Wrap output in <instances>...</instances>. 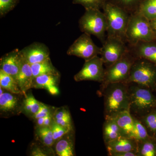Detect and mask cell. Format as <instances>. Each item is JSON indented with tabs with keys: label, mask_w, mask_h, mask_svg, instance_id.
Returning <instances> with one entry per match:
<instances>
[{
	"label": "cell",
	"mask_w": 156,
	"mask_h": 156,
	"mask_svg": "<svg viewBox=\"0 0 156 156\" xmlns=\"http://www.w3.org/2000/svg\"><path fill=\"white\" fill-rule=\"evenodd\" d=\"M128 89L129 83L120 82L109 84L102 90L104 96L105 119L113 117L120 112L130 109Z\"/></svg>",
	"instance_id": "6da1fadb"
},
{
	"label": "cell",
	"mask_w": 156,
	"mask_h": 156,
	"mask_svg": "<svg viewBox=\"0 0 156 156\" xmlns=\"http://www.w3.org/2000/svg\"><path fill=\"white\" fill-rule=\"evenodd\" d=\"M156 35L150 20L138 11L130 15L126 30L125 41L132 45L140 41H155Z\"/></svg>",
	"instance_id": "7a4b0ae2"
},
{
	"label": "cell",
	"mask_w": 156,
	"mask_h": 156,
	"mask_svg": "<svg viewBox=\"0 0 156 156\" xmlns=\"http://www.w3.org/2000/svg\"><path fill=\"white\" fill-rule=\"evenodd\" d=\"M102 9L107 23V37H119L125 41L131 14L124 9L105 1Z\"/></svg>",
	"instance_id": "3957f363"
},
{
	"label": "cell",
	"mask_w": 156,
	"mask_h": 156,
	"mask_svg": "<svg viewBox=\"0 0 156 156\" xmlns=\"http://www.w3.org/2000/svg\"><path fill=\"white\" fill-rule=\"evenodd\" d=\"M130 109L140 117L147 114L156 108V97L151 90L135 83H129Z\"/></svg>",
	"instance_id": "277c9868"
},
{
	"label": "cell",
	"mask_w": 156,
	"mask_h": 156,
	"mask_svg": "<svg viewBox=\"0 0 156 156\" xmlns=\"http://www.w3.org/2000/svg\"><path fill=\"white\" fill-rule=\"evenodd\" d=\"M126 83H135L152 91H156V65L147 59L136 58Z\"/></svg>",
	"instance_id": "5b68a950"
},
{
	"label": "cell",
	"mask_w": 156,
	"mask_h": 156,
	"mask_svg": "<svg viewBox=\"0 0 156 156\" xmlns=\"http://www.w3.org/2000/svg\"><path fill=\"white\" fill-rule=\"evenodd\" d=\"M79 27L84 33L96 37L102 44L105 41L107 23L104 13L99 9H86L79 21Z\"/></svg>",
	"instance_id": "8992f818"
},
{
	"label": "cell",
	"mask_w": 156,
	"mask_h": 156,
	"mask_svg": "<svg viewBox=\"0 0 156 156\" xmlns=\"http://www.w3.org/2000/svg\"><path fill=\"white\" fill-rule=\"evenodd\" d=\"M136 58L128 49L122 58L106 67L104 79L101 83L102 90L109 84L126 83L129 77L131 66Z\"/></svg>",
	"instance_id": "52a82bcc"
},
{
	"label": "cell",
	"mask_w": 156,
	"mask_h": 156,
	"mask_svg": "<svg viewBox=\"0 0 156 156\" xmlns=\"http://www.w3.org/2000/svg\"><path fill=\"white\" fill-rule=\"evenodd\" d=\"M101 48L100 57L106 67L109 66L122 57L128 51L127 43L123 39L107 37Z\"/></svg>",
	"instance_id": "ba28073f"
},
{
	"label": "cell",
	"mask_w": 156,
	"mask_h": 156,
	"mask_svg": "<svg viewBox=\"0 0 156 156\" xmlns=\"http://www.w3.org/2000/svg\"><path fill=\"white\" fill-rule=\"evenodd\" d=\"M100 51L101 48L94 44L91 35L83 33L69 47L67 54L87 60L100 55Z\"/></svg>",
	"instance_id": "9c48e42d"
},
{
	"label": "cell",
	"mask_w": 156,
	"mask_h": 156,
	"mask_svg": "<svg viewBox=\"0 0 156 156\" xmlns=\"http://www.w3.org/2000/svg\"><path fill=\"white\" fill-rule=\"evenodd\" d=\"M104 65L103 61L98 56L85 60L82 69L75 75L74 79L76 82L93 81L101 83L105 75Z\"/></svg>",
	"instance_id": "30bf717a"
},
{
	"label": "cell",
	"mask_w": 156,
	"mask_h": 156,
	"mask_svg": "<svg viewBox=\"0 0 156 156\" xmlns=\"http://www.w3.org/2000/svg\"><path fill=\"white\" fill-rule=\"evenodd\" d=\"M23 58L30 65L41 62L50 58V50L42 43H33L20 50Z\"/></svg>",
	"instance_id": "8fae6325"
},
{
	"label": "cell",
	"mask_w": 156,
	"mask_h": 156,
	"mask_svg": "<svg viewBox=\"0 0 156 156\" xmlns=\"http://www.w3.org/2000/svg\"><path fill=\"white\" fill-rule=\"evenodd\" d=\"M20 50L15 49L3 56L0 60V69L16 80L21 66Z\"/></svg>",
	"instance_id": "7c38bea8"
},
{
	"label": "cell",
	"mask_w": 156,
	"mask_h": 156,
	"mask_svg": "<svg viewBox=\"0 0 156 156\" xmlns=\"http://www.w3.org/2000/svg\"><path fill=\"white\" fill-rule=\"evenodd\" d=\"M155 41H140L132 45H128L130 52L136 58H143L156 65Z\"/></svg>",
	"instance_id": "4fadbf2b"
},
{
	"label": "cell",
	"mask_w": 156,
	"mask_h": 156,
	"mask_svg": "<svg viewBox=\"0 0 156 156\" xmlns=\"http://www.w3.org/2000/svg\"><path fill=\"white\" fill-rule=\"evenodd\" d=\"M20 95L8 91H4L2 95H0L1 114L7 115L21 112L22 101H20Z\"/></svg>",
	"instance_id": "5bb4252c"
},
{
	"label": "cell",
	"mask_w": 156,
	"mask_h": 156,
	"mask_svg": "<svg viewBox=\"0 0 156 156\" xmlns=\"http://www.w3.org/2000/svg\"><path fill=\"white\" fill-rule=\"evenodd\" d=\"M109 155L122 152L136 151L137 142L133 138L121 136L105 144Z\"/></svg>",
	"instance_id": "9a60e30c"
},
{
	"label": "cell",
	"mask_w": 156,
	"mask_h": 156,
	"mask_svg": "<svg viewBox=\"0 0 156 156\" xmlns=\"http://www.w3.org/2000/svg\"><path fill=\"white\" fill-rule=\"evenodd\" d=\"M33 80L31 65L25 60L22 55L21 66L16 78V81L24 95L26 94V92L29 90L32 89Z\"/></svg>",
	"instance_id": "2e32d148"
},
{
	"label": "cell",
	"mask_w": 156,
	"mask_h": 156,
	"mask_svg": "<svg viewBox=\"0 0 156 156\" xmlns=\"http://www.w3.org/2000/svg\"><path fill=\"white\" fill-rule=\"evenodd\" d=\"M55 151L58 156H73L75 153L74 131H70L54 144Z\"/></svg>",
	"instance_id": "e0dca14e"
},
{
	"label": "cell",
	"mask_w": 156,
	"mask_h": 156,
	"mask_svg": "<svg viewBox=\"0 0 156 156\" xmlns=\"http://www.w3.org/2000/svg\"><path fill=\"white\" fill-rule=\"evenodd\" d=\"M113 118L121 130L123 136L130 137L134 128V116L131 114L130 109L120 112L111 117Z\"/></svg>",
	"instance_id": "ac0fdd59"
},
{
	"label": "cell",
	"mask_w": 156,
	"mask_h": 156,
	"mask_svg": "<svg viewBox=\"0 0 156 156\" xmlns=\"http://www.w3.org/2000/svg\"><path fill=\"white\" fill-rule=\"evenodd\" d=\"M103 126V136L105 144L122 136L116 122L112 118H105Z\"/></svg>",
	"instance_id": "d6986e66"
},
{
	"label": "cell",
	"mask_w": 156,
	"mask_h": 156,
	"mask_svg": "<svg viewBox=\"0 0 156 156\" xmlns=\"http://www.w3.org/2000/svg\"><path fill=\"white\" fill-rule=\"evenodd\" d=\"M60 74H44L34 79L32 88L45 89L48 91L51 87L58 86Z\"/></svg>",
	"instance_id": "ffe728a7"
},
{
	"label": "cell",
	"mask_w": 156,
	"mask_h": 156,
	"mask_svg": "<svg viewBox=\"0 0 156 156\" xmlns=\"http://www.w3.org/2000/svg\"><path fill=\"white\" fill-rule=\"evenodd\" d=\"M0 87L8 92L24 95L18 86L17 81L13 77L0 69Z\"/></svg>",
	"instance_id": "44dd1931"
},
{
	"label": "cell",
	"mask_w": 156,
	"mask_h": 156,
	"mask_svg": "<svg viewBox=\"0 0 156 156\" xmlns=\"http://www.w3.org/2000/svg\"><path fill=\"white\" fill-rule=\"evenodd\" d=\"M137 142L138 156H156V138L151 136L147 139Z\"/></svg>",
	"instance_id": "7402d4cb"
},
{
	"label": "cell",
	"mask_w": 156,
	"mask_h": 156,
	"mask_svg": "<svg viewBox=\"0 0 156 156\" xmlns=\"http://www.w3.org/2000/svg\"><path fill=\"white\" fill-rule=\"evenodd\" d=\"M31 67L34 79L42 75L59 74L52 64L50 58L41 62L31 64Z\"/></svg>",
	"instance_id": "603a6c76"
},
{
	"label": "cell",
	"mask_w": 156,
	"mask_h": 156,
	"mask_svg": "<svg viewBox=\"0 0 156 156\" xmlns=\"http://www.w3.org/2000/svg\"><path fill=\"white\" fill-rule=\"evenodd\" d=\"M22 101L21 112L28 116L33 118L38 112L41 103L31 94H26Z\"/></svg>",
	"instance_id": "cb8c5ba5"
},
{
	"label": "cell",
	"mask_w": 156,
	"mask_h": 156,
	"mask_svg": "<svg viewBox=\"0 0 156 156\" xmlns=\"http://www.w3.org/2000/svg\"><path fill=\"white\" fill-rule=\"evenodd\" d=\"M35 136L37 140L48 148H51L54 145L53 133L50 127L35 128Z\"/></svg>",
	"instance_id": "d4e9b609"
},
{
	"label": "cell",
	"mask_w": 156,
	"mask_h": 156,
	"mask_svg": "<svg viewBox=\"0 0 156 156\" xmlns=\"http://www.w3.org/2000/svg\"><path fill=\"white\" fill-rule=\"evenodd\" d=\"M144 0H105L121 9H124L131 14L138 11L140 6Z\"/></svg>",
	"instance_id": "484cf974"
},
{
	"label": "cell",
	"mask_w": 156,
	"mask_h": 156,
	"mask_svg": "<svg viewBox=\"0 0 156 156\" xmlns=\"http://www.w3.org/2000/svg\"><path fill=\"white\" fill-rule=\"evenodd\" d=\"M134 128L130 137L133 138L136 141H140L151 137L147 129L140 120L134 117Z\"/></svg>",
	"instance_id": "4316f807"
},
{
	"label": "cell",
	"mask_w": 156,
	"mask_h": 156,
	"mask_svg": "<svg viewBox=\"0 0 156 156\" xmlns=\"http://www.w3.org/2000/svg\"><path fill=\"white\" fill-rule=\"evenodd\" d=\"M139 119L145 126L150 135L156 138V108L140 117Z\"/></svg>",
	"instance_id": "83f0119b"
},
{
	"label": "cell",
	"mask_w": 156,
	"mask_h": 156,
	"mask_svg": "<svg viewBox=\"0 0 156 156\" xmlns=\"http://www.w3.org/2000/svg\"><path fill=\"white\" fill-rule=\"evenodd\" d=\"M137 11L148 20L155 19L156 18V0H144Z\"/></svg>",
	"instance_id": "f1b7e54d"
},
{
	"label": "cell",
	"mask_w": 156,
	"mask_h": 156,
	"mask_svg": "<svg viewBox=\"0 0 156 156\" xmlns=\"http://www.w3.org/2000/svg\"><path fill=\"white\" fill-rule=\"evenodd\" d=\"M105 0H73V4L83 6L85 9H102Z\"/></svg>",
	"instance_id": "f546056e"
},
{
	"label": "cell",
	"mask_w": 156,
	"mask_h": 156,
	"mask_svg": "<svg viewBox=\"0 0 156 156\" xmlns=\"http://www.w3.org/2000/svg\"><path fill=\"white\" fill-rule=\"evenodd\" d=\"M50 127L52 130V133H53L54 144L59 139H61L62 137L64 136L65 134L70 131H69L66 128H63L62 126H59V125L55 122L54 120Z\"/></svg>",
	"instance_id": "4dcf8cb0"
},
{
	"label": "cell",
	"mask_w": 156,
	"mask_h": 156,
	"mask_svg": "<svg viewBox=\"0 0 156 156\" xmlns=\"http://www.w3.org/2000/svg\"><path fill=\"white\" fill-rule=\"evenodd\" d=\"M19 0H0V15L5 16L15 8Z\"/></svg>",
	"instance_id": "1f68e13d"
},
{
	"label": "cell",
	"mask_w": 156,
	"mask_h": 156,
	"mask_svg": "<svg viewBox=\"0 0 156 156\" xmlns=\"http://www.w3.org/2000/svg\"><path fill=\"white\" fill-rule=\"evenodd\" d=\"M54 110L55 109L54 108L46 105L41 102L38 112L32 118L34 120L42 117L48 116L49 115L53 114Z\"/></svg>",
	"instance_id": "d6a6232c"
},
{
	"label": "cell",
	"mask_w": 156,
	"mask_h": 156,
	"mask_svg": "<svg viewBox=\"0 0 156 156\" xmlns=\"http://www.w3.org/2000/svg\"><path fill=\"white\" fill-rule=\"evenodd\" d=\"M53 119L72 118L69 110L66 107H61L54 110L53 114Z\"/></svg>",
	"instance_id": "836d02e7"
},
{
	"label": "cell",
	"mask_w": 156,
	"mask_h": 156,
	"mask_svg": "<svg viewBox=\"0 0 156 156\" xmlns=\"http://www.w3.org/2000/svg\"><path fill=\"white\" fill-rule=\"evenodd\" d=\"M49 154L43 148L38 146H33L31 149L30 155L33 156H47Z\"/></svg>",
	"instance_id": "e575fe53"
},
{
	"label": "cell",
	"mask_w": 156,
	"mask_h": 156,
	"mask_svg": "<svg viewBox=\"0 0 156 156\" xmlns=\"http://www.w3.org/2000/svg\"><path fill=\"white\" fill-rule=\"evenodd\" d=\"M111 156H138L136 151L122 152L113 154Z\"/></svg>",
	"instance_id": "d590c367"
},
{
	"label": "cell",
	"mask_w": 156,
	"mask_h": 156,
	"mask_svg": "<svg viewBox=\"0 0 156 156\" xmlns=\"http://www.w3.org/2000/svg\"><path fill=\"white\" fill-rule=\"evenodd\" d=\"M45 118V117H42L34 119L36 125L35 128L44 127Z\"/></svg>",
	"instance_id": "8d00e7d4"
},
{
	"label": "cell",
	"mask_w": 156,
	"mask_h": 156,
	"mask_svg": "<svg viewBox=\"0 0 156 156\" xmlns=\"http://www.w3.org/2000/svg\"><path fill=\"white\" fill-rule=\"evenodd\" d=\"M151 28L156 35V18L153 20H150Z\"/></svg>",
	"instance_id": "74e56055"
}]
</instances>
